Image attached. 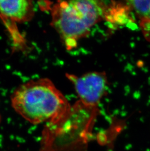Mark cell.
Segmentation results:
<instances>
[{"label": "cell", "instance_id": "8992f818", "mask_svg": "<svg viewBox=\"0 0 150 151\" xmlns=\"http://www.w3.org/2000/svg\"><path fill=\"white\" fill-rule=\"evenodd\" d=\"M39 6H40V8L41 9H44V10L48 9L49 8H51V4H49V1H39Z\"/></svg>", "mask_w": 150, "mask_h": 151}, {"label": "cell", "instance_id": "7a4b0ae2", "mask_svg": "<svg viewBox=\"0 0 150 151\" xmlns=\"http://www.w3.org/2000/svg\"><path fill=\"white\" fill-rule=\"evenodd\" d=\"M107 8L103 1H59L51 9V24L67 50H72L105 16Z\"/></svg>", "mask_w": 150, "mask_h": 151}, {"label": "cell", "instance_id": "52a82bcc", "mask_svg": "<svg viewBox=\"0 0 150 151\" xmlns=\"http://www.w3.org/2000/svg\"><path fill=\"white\" fill-rule=\"evenodd\" d=\"M148 17V18H149V19H150V16H149V17Z\"/></svg>", "mask_w": 150, "mask_h": 151}, {"label": "cell", "instance_id": "5b68a950", "mask_svg": "<svg viewBox=\"0 0 150 151\" xmlns=\"http://www.w3.org/2000/svg\"><path fill=\"white\" fill-rule=\"evenodd\" d=\"M128 4L140 20L150 15V1H130Z\"/></svg>", "mask_w": 150, "mask_h": 151}, {"label": "cell", "instance_id": "ba28073f", "mask_svg": "<svg viewBox=\"0 0 150 151\" xmlns=\"http://www.w3.org/2000/svg\"><path fill=\"white\" fill-rule=\"evenodd\" d=\"M0 120H1V118H0Z\"/></svg>", "mask_w": 150, "mask_h": 151}, {"label": "cell", "instance_id": "3957f363", "mask_svg": "<svg viewBox=\"0 0 150 151\" xmlns=\"http://www.w3.org/2000/svg\"><path fill=\"white\" fill-rule=\"evenodd\" d=\"M66 76L74 85L79 101L88 107L97 108L107 87L105 72L93 71L80 76L68 73Z\"/></svg>", "mask_w": 150, "mask_h": 151}, {"label": "cell", "instance_id": "277c9868", "mask_svg": "<svg viewBox=\"0 0 150 151\" xmlns=\"http://www.w3.org/2000/svg\"><path fill=\"white\" fill-rule=\"evenodd\" d=\"M34 13L31 1H0V16L3 20L24 23L32 20Z\"/></svg>", "mask_w": 150, "mask_h": 151}, {"label": "cell", "instance_id": "6da1fadb", "mask_svg": "<svg viewBox=\"0 0 150 151\" xmlns=\"http://www.w3.org/2000/svg\"><path fill=\"white\" fill-rule=\"evenodd\" d=\"M11 100L15 111L33 124L64 120L71 107L65 96L48 78L22 84L13 93Z\"/></svg>", "mask_w": 150, "mask_h": 151}]
</instances>
